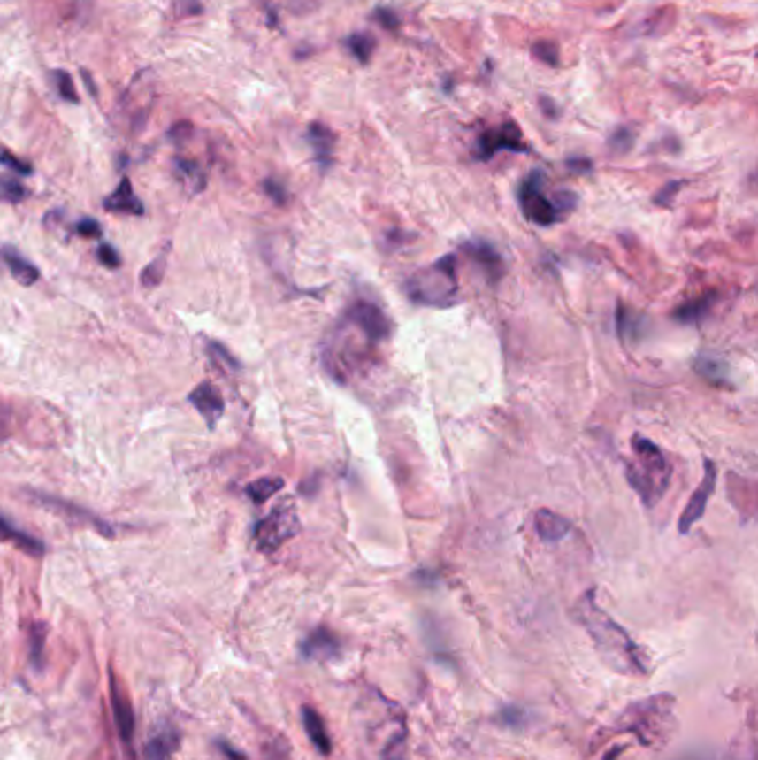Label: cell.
<instances>
[{
  "label": "cell",
  "mask_w": 758,
  "mask_h": 760,
  "mask_svg": "<svg viewBox=\"0 0 758 760\" xmlns=\"http://www.w3.org/2000/svg\"><path fill=\"white\" fill-rule=\"evenodd\" d=\"M578 623L587 629L594 641L601 658L612 667L614 672L625 676H647L649 660L645 651L630 638V633L616 623L609 614H605L596 603L594 592H587L576 605Z\"/></svg>",
  "instance_id": "1"
},
{
  "label": "cell",
  "mask_w": 758,
  "mask_h": 760,
  "mask_svg": "<svg viewBox=\"0 0 758 760\" xmlns=\"http://www.w3.org/2000/svg\"><path fill=\"white\" fill-rule=\"evenodd\" d=\"M614 729L634 733L640 745L661 749L674 736V729H677L674 698L670 694H658V696L634 702L623 711Z\"/></svg>",
  "instance_id": "2"
},
{
  "label": "cell",
  "mask_w": 758,
  "mask_h": 760,
  "mask_svg": "<svg viewBox=\"0 0 758 760\" xmlns=\"http://www.w3.org/2000/svg\"><path fill=\"white\" fill-rule=\"evenodd\" d=\"M405 294L411 303L423 307L448 310L458 301L456 254L443 256L436 263L418 269L405 280Z\"/></svg>",
  "instance_id": "3"
},
{
  "label": "cell",
  "mask_w": 758,
  "mask_h": 760,
  "mask_svg": "<svg viewBox=\"0 0 758 760\" xmlns=\"http://www.w3.org/2000/svg\"><path fill=\"white\" fill-rule=\"evenodd\" d=\"M301 532V518L294 501H283L256 523L254 527V542L263 554H274L276 549L292 541Z\"/></svg>",
  "instance_id": "4"
},
{
  "label": "cell",
  "mask_w": 758,
  "mask_h": 760,
  "mask_svg": "<svg viewBox=\"0 0 758 760\" xmlns=\"http://www.w3.org/2000/svg\"><path fill=\"white\" fill-rule=\"evenodd\" d=\"M518 203H521L523 216L539 227H549L563 219L552 198L545 196V173L540 169L527 173L525 180L521 182Z\"/></svg>",
  "instance_id": "5"
},
{
  "label": "cell",
  "mask_w": 758,
  "mask_h": 760,
  "mask_svg": "<svg viewBox=\"0 0 758 760\" xmlns=\"http://www.w3.org/2000/svg\"><path fill=\"white\" fill-rule=\"evenodd\" d=\"M345 323L361 329L370 345L387 341L392 334V320L371 301H354L345 311Z\"/></svg>",
  "instance_id": "6"
},
{
  "label": "cell",
  "mask_w": 758,
  "mask_h": 760,
  "mask_svg": "<svg viewBox=\"0 0 758 760\" xmlns=\"http://www.w3.org/2000/svg\"><path fill=\"white\" fill-rule=\"evenodd\" d=\"M498 151H514V154H527L530 147L523 141V134L514 120L502 123L501 127L487 129L479 136L474 147L476 160H492Z\"/></svg>",
  "instance_id": "7"
},
{
  "label": "cell",
  "mask_w": 758,
  "mask_h": 760,
  "mask_svg": "<svg viewBox=\"0 0 758 760\" xmlns=\"http://www.w3.org/2000/svg\"><path fill=\"white\" fill-rule=\"evenodd\" d=\"M703 467H705L703 479H701L699 487H696V492L692 494V498L687 501V507L683 510L681 518H678V532L681 534L690 532V529L694 527V525L699 523L701 518H703L705 507H708L709 498H712L714 489H716V476H718L716 464H714L709 458H705Z\"/></svg>",
  "instance_id": "8"
},
{
  "label": "cell",
  "mask_w": 758,
  "mask_h": 760,
  "mask_svg": "<svg viewBox=\"0 0 758 760\" xmlns=\"http://www.w3.org/2000/svg\"><path fill=\"white\" fill-rule=\"evenodd\" d=\"M110 702H111V711H114L116 732H119L125 749L132 754L134 732H136V716H134V707H132V701H129V694L125 692L123 683H120L119 676H116L114 672H110Z\"/></svg>",
  "instance_id": "9"
},
{
  "label": "cell",
  "mask_w": 758,
  "mask_h": 760,
  "mask_svg": "<svg viewBox=\"0 0 758 760\" xmlns=\"http://www.w3.org/2000/svg\"><path fill=\"white\" fill-rule=\"evenodd\" d=\"M180 747V732L174 725H163L156 729L142 745L141 760H172Z\"/></svg>",
  "instance_id": "10"
},
{
  "label": "cell",
  "mask_w": 758,
  "mask_h": 760,
  "mask_svg": "<svg viewBox=\"0 0 758 760\" xmlns=\"http://www.w3.org/2000/svg\"><path fill=\"white\" fill-rule=\"evenodd\" d=\"M341 641L327 627H318L301 642V654L307 660H333L341 656Z\"/></svg>",
  "instance_id": "11"
},
{
  "label": "cell",
  "mask_w": 758,
  "mask_h": 760,
  "mask_svg": "<svg viewBox=\"0 0 758 760\" xmlns=\"http://www.w3.org/2000/svg\"><path fill=\"white\" fill-rule=\"evenodd\" d=\"M463 249L470 254L471 260H476V263L483 267L485 276L489 278V282L501 280L502 273H505V265H502L501 254L494 249L492 242L480 241V238H474V241L465 242V245H463Z\"/></svg>",
  "instance_id": "12"
},
{
  "label": "cell",
  "mask_w": 758,
  "mask_h": 760,
  "mask_svg": "<svg viewBox=\"0 0 758 760\" xmlns=\"http://www.w3.org/2000/svg\"><path fill=\"white\" fill-rule=\"evenodd\" d=\"M189 403H192V405L196 407L198 411H201L203 418L207 420V425H210V427H214V425L218 423V418L223 416V411H225L223 396H220L218 389H216L214 385H210V383L198 385V388L194 389L192 394H189Z\"/></svg>",
  "instance_id": "13"
},
{
  "label": "cell",
  "mask_w": 758,
  "mask_h": 760,
  "mask_svg": "<svg viewBox=\"0 0 758 760\" xmlns=\"http://www.w3.org/2000/svg\"><path fill=\"white\" fill-rule=\"evenodd\" d=\"M307 141H310L311 150H314V158L323 172H327L333 163V147H336V136L332 129L323 123H311L307 129Z\"/></svg>",
  "instance_id": "14"
},
{
  "label": "cell",
  "mask_w": 758,
  "mask_h": 760,
  "mask_svg": "<svg viewBox=\"0 0 758 760\" xmlns=\"http://www.w3.org/2000/svg\"><path fill=\"white\" fill-rule=\"evenodd\" d=\"M694 372L703 378L705 383L727 388L731 380L730 363L718 354H699L694 360Z\"/></svg>",
  "instance_id": "15"
},
{
  "label": "cell",
  "mask_w": 758,
  "mask_h": 760,
  "mask_svg": "<svg viewBox=\"0 0 758 760\" xmlns=\"http://www.w3.org/2000/svg\"><path fill=\"white\" fill-rule=\"evenodd\" d=\"M0 541L14 542L20 551L34 556V558H41V556L45 554V545H42L41 538L32 536V534H27L25 529H19L3 514H0Z\"/></svg>",
  "instance_id": "16"
},
{
  "label": "cell",
  "mask_w": 758,
  "mask_h": 760,
  "mask_svg": "<svg viewBox=\"0 0 758 760\" xmlns=\"http://www.w3.org/2000/svg\"><path fill=\"white\" fill-rule=\"evenodd\" d=\"M534 527H536V534L540 536V541L558 542L570 534L571 525L570 520L563 518V516L556 514V511L539 510L534 516Z\"/></svg>",
  "instance_id": "17"
},
{
  "label": "cell",
  "mask_w": 758,
  "mask_h": 760,
  "mask_svg": "<svg viewBox=\"0 0 758 760\" xmlns=\"http://www.w3.org/2000/svg\"><path fill=\"white\" fill-rule=\"evenodd\" d=\"M105 210L114 211V214H132V216H142L145 214V207L138 201L136 194H134V187L129 182V178H123L114 194L105 198Z\"/></svg>",
  "instance_id": "18"
},
{
  "label": "cell",
  "mask_w": 758,
  "mask_h": 760,
  "mask_svg": "<svg viewBox=\"0 0 758 760\" xmlns=\"http://www.w3.org/2000/svg\"><path fill=\"white\" fill-rule=\"evenodd\" d=\"M302 727H305L307 738H310L311 745L316 747L320 756L332 754V738H329L327 727H325L323 718H320L318 711L314 707H302Z\"/></svg>",
  "instance_id": "19"
},
{
  "label": "cell",
  "mask_w": 758,
  "mask_h": 760,
  "mask_svg": "<svg viewBox=\"0 0 758 760\" xmlns=\"http://www.w3.org/2000/svg\"><path fill=\"white\" fill-rule=\"evenodd\" d=\"M0 258H3V263H5L7 267H10L11 276H14L20 285H25V288H32L34 282H38V278H41L38 267H34V265L29 263L20 251H16L14 247H3V249H0Z\"/></svg>",
  "instance_id": "20"
},
{
  "label": "cell",
  "mask_w": 758,
  "mask_h": 760,
  "mask_svg": "<svg viewBox=\"0 0 758 760\" xmlns=\"http://www.w3.org/2000/svg\"><path fill=\"white\" fill-rule=\"evenodd\" d=\"M716 298H718L716 294H703V296L685 303V305H681L677 311H674V320H678V323L683 325H699L701 320H703V316L712 310Z\"/></svg>",
  "instance_id": "21"
},
{
  "label": "cell",
  "mask_w": 758,
  "mask_h": 760,
  "mask_svg": "<svg viewBox=\"0 0 758 760\" xmlns=\"http://www.w3.org/2000/svg\"><path fill=\"white\" fill-rule=\"evenodd\" d=\"M36 501H41V503H47V505H51L54 507V510H58V511H63V514H67V516H76V518H82V520H88L89 525H94V527L98 529V532L101 534H105V536H111V527L110 525H105V520H101V518H96V516L94 514H89V511H85V510H80V507H73L72 503H63V501H58V498H50V496H42V494H38L36 496Z\"/></svg>",
  "instance_id": "22"
},
{
  "label": "cell",
  "mask_w": 758,
  "mask_h": 760,
  "mask_svg": "<svg viewBox=\"0 0 758 760\" xmlns=\"http://www.w3.org/2000/svg\"><path fill=\"white\" fill-rule=\"evenodd\" d=\"M616 329L623 341H639L640 332H645V319L627 307L618 305L616 310Z\"/></svg>",
  "instance_id": "23"
},
{
  "label": "cell",
  "mask_w": 758,
  "mask_h": 760,
  "mask_svg": "<svg viewBox=\"0 0 758 760\" xmlns=\"http://www.w3.org/2000/svg\"><path fill=\"white\" fill-rule=\"evenodd\" d=\"M283 487H285L283 479H279V476H270V479H258L254 480V483H249L245 492L251 501L256 503V505H263V503L270 501V498L274 496V494H279Z\"/></svg>",
  "instance_id": "24"
},
{
  "label": "cell",
  "mask_w": 758,
  "mask_h": 760,
  "mask_svg": "<svg viewBox=\"0 0 758 760\" xmlns=\"http://www.w3.org/2000/svg\"><path fill=\"white\" fill-rule=\"evenodd\" d=\"M345 47L349 50V54L358 60L361 65H367L371 60V54L376 50V38L367 32H356L345 41Z\"/></svg>",
  "instance_id": "25"
},
{
  "label": "cell",
  "mask_w": 758,
  "mask_h": 760,
  "mask_svg": "<svg viewBox=\"0 0 758 760\" xmlns=\"http://www.w3.org/2000/svg\"><path fill=\"white\" fill-rule=\"evenodd\" d=\"M27 198V189L20 185V180L0 173V203H20Z\"/></svg>",
  "instance_id": "26"
},
{
  "label": "cell",
  "mask_w": 758,
  "mask_h": 760,
  "mask_svg": "<svg viewBox=\"0 0 758 760\" xmlns=\"http://www.w3.org/2000/svg\"><path fill=\"white\" fill-rule=\"evenodd\" d=\"M165 263H167V256L160 254V256H156V258L151 260V263L147 265L145 269H142L141 282L145 285V288H149V289L158 288L160 280H163V276H165Z\"/></svg>",
  "instance_id": "27"
},
{
  "label": "cell",
  "mask_w": 758,
  "mask_h": 760,
  "mask_svg": "<svg viewBox=\"0 0 758 760\" xmlns=\"http://www.w3.org/2000/svg\"><path fill=\"white\" fill-rule=\"evenodd\" d=\"M532 54H534V58H539L540 63L549 65V67H558V63H561V54H558V45L552 41H539L534 42V47H532Z\"/></svg>",
  "instance_id": "28"
},
{
  "label": "cell",
  "mask_w": 758,
  "mask_h": 760,
  "mask_svg": "<svg viewBox=\"0 0 758 760\" xmlns=\"http://www.w3.org/2000/svg\"><path fill=\"white\" fill-rule=\"evenodd\" d=\"M176 169H179V173L183 176V180L192 182L194 189H203V185H205V176H203L201 167H198L196 163H192V160H176Z\"/></svg>",
  "instance_id": "29"
},
{
  "label": "cell",
  "mask_w": 758,
  "mask_h": 760,
  "mask_svg": "<svg viewBox=\"0 0 758 760\" xmlns=\"http://www.w3.org/2000/svg\"><path fill=\"white\" fill-rule=\"evenodd\" d=\"M634 145V134L627 127H618L616 132L609 136V150L616 151V154H627Z\"/></svg>",
  "instance_id": "30"
},
{
  "label": "cell",
  "mask_w": 758,
  "mask_h": 760,
  "mask_svg": "<svg viewBox=\"0 0 758 760\" xmlns=\"http://www.w3.org/2000/svg\"><path fill=\"white\" fill-rule=\"evenodd\" d=\"M54 81H56V89H58L60 98H65V101H69V103H78V94H76V89H73V81L67 72H63V69H56Z\"/></svg>",
  "instance_id": "31"
},
{
  "label": "cell",
  "mask_w": 758,
  "mask_h": 760,
  "mask_svg": "<svg viewBox=\"0 0 758 760\" xmlns=\"http://www.w3.org/2000/svg\"><path fill=\"white\" fill-rule=\"evenodd\" d=\"M45 633H47L45 625L36 623L32 627V663L34 667H38V670L42 667V645H45Z\"/></svg>",
  "instance_id": "32"
},
{
  "label": "cell",
  "mask_w": 758,
  "mask_h": 760,
  "mask_svg": "<svg viewBox=\"0 0 758 760\" xmlns=\"http://www.w3.org/2000/svg\"><path fill=\"white\" fill-rule=\"evenodd\" d=\"M683 185H685V182H683V180L667 182V185L662 187L661 192H658L656 196H654V203H656L658 207H670L671 203H674V198H677V194L683 189Z\"/></svg>",
  "instance_id": "33"
},
{
  "label": "cell",
  "mask_w": 758,
  "mask_h": 760,
  "mask_svg": "<svg viewBox=\"0 0 758 760\" xmlns=\"http://www.w3.org/2000/svg\"><path fill=\"white\" fill-rule=\"evenodd\" d=\"M0 163L5 165V167L14 169L16 173H23V176H29V173L34 172L32 165L25 163V160H20V158H16V156L7 150H0Z\"/></svg>",
  "instance_id": "34"
},
{
  "label": "cell",
  "mask_w": 758,
  "mask_h": 760,
  "mask_svg": "<svg viewBox=\"0 0 758 760\" xmlns=\"http://www.w3.org/2000/svg\"><path fill=\"white\" fill-rule=\"evenodd\" d=\"M263 187H265V194L276 205H285V203H287V189H285L283 182L274 180V178H267V180L263 182Z\"/></svg>",
  "instance_id": "35"
},
{
  "label": "cell",
  "mask_w": 758,
  "mask_h": 760,
  "mask_svg": "<svg viewBox=\"0 0 758 760\" xmlns=\"http://www.w3.org/2000/svg\"><path fill=\"white\" fill-rule=\"evenodd\" d=\"M374 19L379 20L385 29H389V32H398V27H401V19H398L392 10H387V7H379V10L374 12Z\"/></svg>",
  "instance_id": "36"
},
{
  "label": "cell",
  "mask_w": 758,
  "mask_h": 760,
  "mask_svg": "<svg viewBox=\"0 0 758 760\" xmlns=\"http://www.w3.org/2000/svg\"><path fill=\"white\" fill-rule=\"evenodd\" d=\"M98 260H101V263L105 265V267H110V269H119L120 267L119 251H116L111 245H107V242H103V245L98 247Z\"/></svg>",
  "instance_id": "37"
},
{
  "label": "cell",
  "mask_w": 758,
  "mask_h": 760,
  "mask_svg": "<svg viewBox=\"0 0 758 760\" xmlns=\"http://www.w3.org/2000/svg\"><path fill=\"white\" fill-rule=\"evenodd\" d=\"M76 234H80L82 238H101L103 229H101V225H98V220L82 219V220H78Z\"/></svg>",
  "instance_id": "38"
},
{
  "label": "cell",
  "mask_w": 758,
  "mask_h": 760,
  "mask_svg": "<svg viewBox=\"0 0 758 760\" xmlns=\"http://www.w3.org/2000/svg\"><path fill=\"white\" fill-rule=\"evenodd\" d=\"M210 349H211V354H214V356H216V358H218V360H220V363H223V365H227V367H232V369H238V360H236V358H234V356H232V354H229V351H227V349H225V347H223V345H220V342H211V347H210Z\"/></svg>",
  "instance_id": "39"
},
{
  "label": "cell",
  "mask_w": 758,
  "mask_h": 760,
  "mask_svg": "<svg viewBox=\"0 0 758 760\" xmlns=\"http://www.w3.org/2000/svg\"><path fill=\"white\" fill-rule=\"evenodd\" d=\"M218 749L223 751V756L227 760H247V756L242 754L241 749H236V747H234L232 742H227V741H218Z\"/></svg>",
  "instance_id": "40"
},
{
  "label": "cell",
  "mask_w": 758,
  "mask_h": 760,
  "mask_svg": "<svg viewBox=\"0 0 758 760\" xmlns=\"http://www.w3.org/2000/svg\"><path fill=\"white\" fill-rule=\"evenodd\" d=\"M10 436V411L0 405V441Z\"/></svg>",
  "instance_id": "41"
},
{
  "label": "cell",
  "mask_w": 758,
  "mask_h": 760,
  "mask_svg": "<svg viewBox=\"0 0 758 760\" xmlns=\"http://www.w3.org/2000/svg\"><path fill=\"white\" fill-rule=\"evenodd\" d=\"M567 167L574 169V172H589L592 163H589L587 158H570L567 160Z\"/></svg>",
  "instance_id": "42"
},
{
  "label": "cell",
  "mask_w": 758,
  "mask_h": 760,
  "mask_svg": "<svg viewBox=\"0 0 758 760\" xmlns=\"http://www.w3.org/2000/svg\"><path fill=\"white\" fill-rule=\"evenodd\" d=\"M623 751H625V747L623 745H618V747H614V749H609L608 754L603 756V760H618V756L623 754Z\"/></svg>",
  "instance_id": "43"
},
{
  "label": "cell",
  "mask_w": 758,
  "mask_h": 760,
  "mask_svg": "<svg viewBox=\"0 0 758 760\" xmlns=\"http://www.w3.org/2000/svg\"><path fill=\"white\" fill-rule=\"evenodd\" d=\"M540 103H543V111H547V114H549V116H552V119H556V116H558V111H554V107H552V105H554V103H552V101H549V98H540Z\"/></svg>",
  "instance_id": "44"
},
{
  "label": "cell",
  "mask_w": 758,
  "mask_h": 760,
  "mask_svg": "<svg viewBox=\"0 0 758 760\" xmlns=\"http://www.w3.org/2000/svg\"><path fill=\"white\" fill-rule=\"evenodd\" d=\"M394 760H398V758H394Z\"/></svg>",
  "instance_id": "45"
}]
</instances>
